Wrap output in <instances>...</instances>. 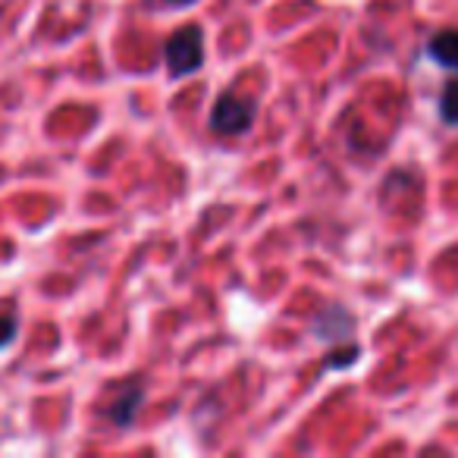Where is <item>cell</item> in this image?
<instances>
[{
    "instance_id": "1",
    "label": "cell",
    "mask_w": 458,
    "mask_h": 458,
    "mask_svg": "<svg viewBox=\"0 0 458 458\" xmlns=\"http://www.w3.org/2000/svg\"><path fill=\"white\" fill-rule=\"evenodd\" d=\"M424 54L433 60L437 66H443L449 72V82L439 91V120L445 126H458V29H443L427 41Z\"/></svg>"
},
{
    "instance_id": "2",
    "label": "cell",
    "mask_w": 458,
    "mask_h": 458,
    "mask_svg": "<svg viewBox=\"0 0 458 458\" xmlns=\"http://www.w3.org/2000/svg\"><path fill=\"white\" fill-rule=\"evenodd\" d=\"M164 64L173 82L185 76H195L204 66V29L182 26L176 35H170L164 45Z\"/></svg>"
},
{
    "instance_id": "3",
    "label": "cell",
    "mask_w": 458,
    "mask_h": 458,
    "mask_svg": "<svg viewBox=\"0 0 458 458\" xmlns=\"http://www.w3.org/2000/svg\"><path fill=\"white\" fill-rule=\"evenodd\" d=\"M255 120H258L255 101L236 95V91H223V95H216L214 107H210V116H208L210 132L226 135V139H236V135L251 132Z\"/></svg>"
},
{
    "instance_id": "4",
    "label": "cell",
    "mask_w": 458,
    "mask_h": 458,
    "mask_svg": "<svg viewBox=\"0 0 458 458\" xmlns=\"http://www.w3.org/2000/svg\"><path fill=\"white\" fill-rule=\"evenodd\" d=\"M141 402H145V386H141V383H129V386H123L120 395L104 408V418H107V424L114 427V430H129V427L135 424V418H139Z\"/></svg>"
},
{
    "instance_id": "5",
    "label": "cell",
    "mask_w": 458,
    "mask_h": 458,
    "mask_svg": "<svg viewBox=\"0 0 458 458\" xmlns=\"http://www.w3.org/2000/svg\"><path fill=\"white\" fill-rule=\"evenodd\" d=\"M352 330H355V320H352V314L345 311L343 305L324 308V311H318V314H314V320H311V333L318 339H324V343H339V339H349Z\"/></svg>"
},
{
    "instance_id": "6",
    "label": "cell",
    "mask_w": 458,
    "mask_h": 458,
    "mask_svg": "<svg viewBox=\"0 0 458 458\" xmlns=\"http://www.w3.org/2000/svg\"><path fill=\"white\" fill-rule=\"evenodd\" d=\"M16 339H20V314L0 311V352L10 349Z\"/></svg>"
},
{
    "instance_id": "7",
    "label": "cell",
    "mask_w": 458,
    "mask_h": 458,
    "mask_svg": "<svg viewBox=\"0 0 458 458\" xmlns=\"http://www.w3.org/2000/svg\"><path fill=\"white\" fill-rule=\"evenodd\" d=\"M358 355H361V349H358V345H349L345 352H330V355H327V361H324V370H343V368H349V364L358 361Z\"/></svg>"
},
{
    "instance_id": "8",
    "label": "cell",
    "mask_w": 458,
    "mask_h": 458,
    "mask_svg": "<svg viewBox=\"0 0 458 458\" xmlns=\"http://www.w3.org/2000/svg\"><path fill=\"white\" fill-rule=\"evenodd\" d=\"M164 4H173V7H189V4H195V0H164Z\"/></svg>"
}]
</instances>
